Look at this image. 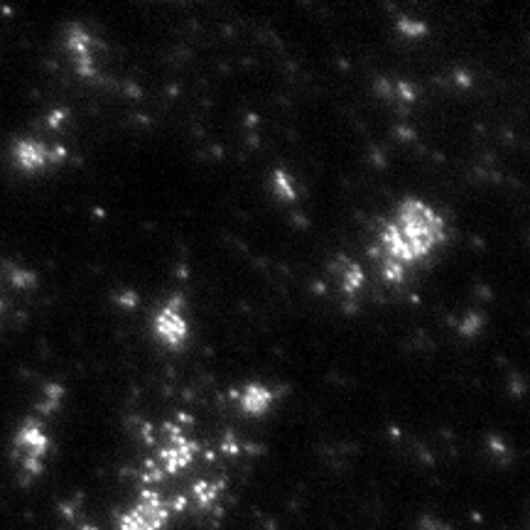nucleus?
I'll return each mask as SVG.
<instances>
[{
  "label": "nucleus",
  "instance_id": "20",
  "mask_svg": "<svg viewBox=\"0 0 530 530\" xmlns=\"http://www.w3.org/2000/svg\"><path fill=\"white\" fill-rule=\"evenodd\" d=\"M221 450H224V454H229V457H236V454H241L243 452V442H239L234 437V435H226L224 437V442H221Z\"/></svg>",
  "mask_w": 530,
  "mask_h": 530
},
{
  "label": "nucleus",
  "instance_id": "30",
  "mask_svg": "<svg viewBox=\"0 0 530 530\" xmlns=\"http://www.w3.org/2000/svg\"><path fill=\"white\" fill-rule=\"evenodd\" d=\"M472 243H474V248H477V251H484V248H486V241H482V239H474Z\"/></svg>",
  "mask_w": 530,
  "mask_h": 530
},
{
  "label": "nucleus",
  "instance_id": "18",
  "mask_svg": "<svg viewBox=\"0 0 530 530\" xmlns=\"http://www.w3.org/2000/svg\"><path fill=\"white\" fill-rule=\"evenodd\" d=\"M373 93L383 101H393V81H388L385 76H378L373 81Z\"/></svg>",
  "mask_w": 530,
  "mask_h": 530
},
{
  "label": "nucleus",
  "instance_id": "1",
  "mask_svg": "<svg viewBox=\"0 0 530 530\" xmlns=\"http://www.w3.org/2000/svg\"><path fill=\"white\" fill-rule=\"evenodd\" d=\"M445 241V219L430 204L420 202V199H405L398 207L395 219L385 221L378 234V248L383 258L400 263L402 268L412 263H422Z\"/></svg>",
  "mask_w": 530,
  "mask_h": 530
},
{
  "label": "nucleus",
  "instance_id": "5",
  "mask_svg": "<svg viewBox=\"0 0 530 530\" xmlns=\"http://www.w3.org/2000/svg\"><path fill=\"white\" fill-rule=\"evenodd\" d=\"M185 297L175 295L167 300V305H162L152 319V331L160 339V344H165L170 351L185 349V344L189 341V322L185 317Z\"/></svg>",
  "mask_w": 530,
  "mask_h": 530
},
{
  "label": "nucleus",
  "instance_id": "10",
  "mask_svg": "<svg viewBox=\"0 0 530 530\" xmlns=\"http://www.w3.org/2000/svg\"><path fill=\"white\" fill-rule=\"evenodd\" d=\"M224 491H226L224 479H219V482L199 479V482H194V486H192L189 501L197 508H202V511H212V508L219 504V499H221V494H224Z\"/></svg>",
  "mask_w": 530,
  "mask_h": 530
},
{
  "label": "nucleus",
  "instance_id": "16",
  "mask_svg": "<svg viewBox=\"0 0 530 530\" xmlns=\"http://www.w3.org/2000/svg\"><path fill=\"white\" fill-rule=\"evenodd\" d=\"M393 101L398 103V108H407L417 101V88L410 84V81H395L393 84Z\"/></svg>",
  "mask_w": 530,
  "mask_h": 530
},
{
  "label": "nucleus",
  "instance_id": "4",
  "mask_svg": "<svg viewBox=\"0 0 530 530\" xmlns=\"http://www.w3.org/2000/svg\"><path fill=\"white\" fill-rule=\"evenodd\" d=\"M170 516L167 501L155 489H142L137 504L118 518V530H165Z\"/></svg>",
  "mask_w": 530,
  "mask_h": 530
},
{
  "label": "nucleus",
  "instance_id": "6",
  "mask_svg": "<svg viewBox=\"0 0 530 530\" xmlns=\"http://www.w3.org/2000/svg\"><path fill=\"white\" fill-rule=\"evenodd\" d=\"M15 165L27 175H37L47 167H62L69 160V150L64 145H47L37 137H22L13 145Z\"/></svg>",
  "mask_w": 530,
  "mask_h": 530
},
{
  "label": "nucleus",
  "instance_id": "9",
  "mask_svg": "<svg viewBox=\"0 0 530 530\" xmlns=\"http://www.w3.org/2000/svg\"><path fill=\"white\" fill-rule=\"evenodd\" d=\"M329 273L334 275L336 285H339V290L344 292V295L353 297L356 292L363 290V285H366V273H363V268L353 261V258L344 256V253H339V256L329 263Z\"/></svg>",
  "mask_w": 530,
  "mask_h": 530
},
{
  "label": "nucleus",
  "instance_id": "7",
  "mask_svg": "<svg viewBox=\"0 0 530 530\" xmlns=\"http://www.w3.org/2000/svg\"><path fill=\"white\" fill-rule=\"evenodd\" d=\"M64 47L71 57V64H74V71L81 76V79H96L98 76V66H96V49L101 44L96 42V37L81 27L79 22H71L64 30Z\"/></svg>",
  "mask_w": 530,
  "mask_h": 530
},
{
  "label": "nucleus",
  "instance_id": "2",
  "mask_svg": "<svg viewBox=\"0 0 530 530\" xmlns=\"http://www.w3.org/2000/svg\"><path fill=\"white\" fill-rule=\"evenodd\" d=\"M49 454V435L42 420L27 417L18 427L10 447V457L18 469V477L22 484H32L37 477H42L44 464Z\"/></svg>",
  "mask_w": 530,
  "mask_h": 530
},
{
  "label": "nucleus",
  "instance_id": "25",
  "mask_svg": "<svg viewBox=\"0 0 530 530\" xmlns=\"http://www.w3.org/2000/svg\"><path fill=\"white\" fill-rule=\"evenodd\" d=\"M489 450L494 452L499 459H506V445H504V440H499V437H489Z\"/></svg>",
  "mask_w": 530,
  "mask_h": 530
},
{
  "label": "nucleus",
  "instance_id": "3",
  "mask_svg": "<svg viewBox=\"0 0 530 530\" xmlns=\"http://www.w3.org/2000/svg\"><path fill=\"white\" fill-rule=\"evenodd\" d=\"M162 435L167 437V445L157 447V467L162 469L165 479L167 477H177L185 469H189L199 454H202V445L197 440H189L187 432L175 422V420H167L162 425Z\"/></svg>",
  "mask_w": 530,
  "mask_h": 530
},
{
  "label": "nucleus",
  "instance_id": "22",
  "mask_svg": "<svg viewBox=\"0 0 530 530\" xmlns=\"http://www.w3.org/2000/svg\"><path fill=\"white\" fill-rule=\"evenodd\" d=\"M452 81H454L457 88H472V84H474L472 74H469L467 69H454V74H452Z\"/></svg>",
  "mask_w": 530,
  "mask_h": 530
},
{
  "label": "nucleus",
  "instance_id": "31",
  "mask_svg": "<svg viewBox=\"0 0 530 530\" xmlns=\"http://www.w3.org/2000/svg\"><path fill=\"white\" fill-rule=\"evenodd\" d=\"M79 530H98L96 526H91V523H84V526H81Z\"/></svg>",
  "mask_w": 530,
  "mask_h": 530
},
{
  "label": "nucleus",
  "instance_id": "19",
  "mask_svg": "<svg viewBox=\"0 0 530 530\" xmlns=\"http://www.w3.org/2000/svg\"><path fill=\"white\" fill-rule=\"evenodd\" d=\"M115 305L123 307V309H135L140 305V297H137L135 290H123L118 297H115Z\"/></svg>",
  "mask_w": 530,
  "mask_h": 530
},
{
  "label": "nucleus",
  "instance_id": "11",
  "mask_svg": "<svg viewBox=\"0 0 530 530\" xmlns=\"http://www.w3.org/2000/svg\"><path fill=\"white\" fill-rule=\"evenodd\" d=\"M273 192L283 204H295L297 202V185L292 180V175L285 167L273 170Z\"/></svg>",
  "mask_w": 530,
  "mask_h": 530
},
{
  "label": "nucleus",
  "instance_id": "21",
  "mask_svg": "<svg viewBox=\"0 0 530 530\" xmlns=\"http://www.w3.org/2000/svg\"><path fill=\"white\" fill-rule=\"evenodd\" d=\"M393 132H395V137L400 142H412L417 137L415 128H410V125H405V123H398L395 128H393Z\"/></svg>",
  "mask_w": 530,
  "mask_h": 530
},
{
  "label": "nucleus",
  "instance_id": "32",
  "mask_svg": "<svg viewBox=\"0 0 530 530\" xmlns=\"http://www.w3.org/2000/svg\"><path fill=\"white\" fill-rule=\"evenodd\" d=\"M0 312H3V300H0Z\"/></svg>",
  "mask_w": 530,
  "mask_h": 530
},
{
  "label": "nucleus",
  "instance_id": "28",
  "mask_svg": "<svg viewBox=\"0 0 530 530\" xmlns=\"http://www.w3.org/2000/svg\"><path fill=\"white\" fill-rule=\"evenodd\" d=\"M327 290H329V287H327V283H322V280H314V283H312L314 295H327Z\"/></svg>",
  "mask_w": 530,
  "mask_h": 530
},
{
  "label": "nucleus",
  "instance_id": "12",
  "mask_svg": "<svg viewBox=\"0 0 530 530\" xmlns=\"http://www.w3.org/2000/svg\"><path fill=\"white\" fill-rule=\"evenodd\" d=\"M64 395H66V390L62 383H47L42 390V400H40V405H37V410H40L44 417L52 415V412H57L59 407H62Z\"/></svg>",
  "mask_w": 530,
  "mask_h": 530
},
{
  "label": "nucleus",
  "instance_id": "26",
  "mask_svg": "<svg viewBox=\"0 0 530 530\" xmlns=\"http://www.w3.org/2000/svg\"><path fill=\"white\" fill-rule=\"evenodd\" d=\"M511 390H513V395H523V393H526V380H523V378H518V375H513V380H511Z\"/></svg>",
  "mask_w": 530,
  "mask_h": 530
},
{
  "label": "nucleus",
  "instance_id": "27",
  "mask_svg": "<svg viewBox=\"0 0 530 530\" xmlns=\"http://www.w3.org/2000/svg\"><path fill=\"white\" fill-rule=\"evenodd\" d=\"M123 88H125V93H128V96H132V98H142V88L137 86V84H123Z\"/></svg>",
  "mask_w": 530,
  "mask_h": 530
},
{
  "label": "nucleus",
  "instance_id": "8",
  "mask_svg": "<svg viewBox=\"0 0 530 530\" xmlns=\"http://www.w3.org/2000/svg\"><path fill=\"white\" fill-rule=\"evenodd\" d=\"M229 395L234 398V400L239 402L241 410L251 417H263L275 402L273 388H270V385H263V383H246L239 390H231Z\"/></svg>",
  "mask_w": 530,
  "mask_h": 530
},
{
  "label": "nucleus",
  "instance_id": "23",
  "mask_svg": "<svg viewBox=\"0 0 530 530\" xmlns=\"http://www.w3.org/2000/svg\"><path fill=\"white\" fill-rule=\"evenodd\" d=\"M66 118H69V113H66L64 108H57L54 113H49V115H47V125H49L52 130H59Z\"/></svg>",
  "mask_w": 530,
  "mask_h": 530
},
{
  "label": "nucleus",
  "instance_id": "29",
  "mask_svg": "<svg viewBox=\"0 0 530 530\" xmlns=\"http://www.w3.org/2000/svg\"><path fill=\"white\" fill-rule=\"evenodd\" d=\"M246 123H248V128H256V125H258V115L256 113H248L246 115Z\"/></svg>",
  "mask_w": 530,
  "mask_h": 530
},
{
  "label": "nucleus",
  "instance_id": "14",
  "mask_svg": "<svg viewBox=\"0 0 530 530\" xmlns=\"http://www.w3.org/2000/svg\"><path fill=\"white\" fill-rule=\"evenodd\" d=\"M395 30L400 32L402 37H410V40H417V37H425L427 35V25H425L422 20H415V18H407V15H400V18L395 20Z\"/></svg>",
  "mask_w": 530,
  "mask_h": 530
},
{
  "label": "nucleus",
  "instance_id": "15",
  "mask_svg": "<svg viewBox=\"0 0 530 530\" xmlns=\"http://www.w3.org/2000/svg\"><path fill=\"white\" fill-rule=\"evenodd\" d=\"M378 265H380V275H383V280L388 285H402V283H405V268H402L400 263L388 261V258L380 256Z\"/></svg>",
  "mask_w": 530,
  "mask_h": 530
},
{
  "label": "nucleus",
  "instance_id": "17",
  "mask_svg": "<svg viewBox=\"0 0 530 530\" xmlns=\"http://www.w3.org/2000/svg\"><path fill=\"white\" fill-rule=\"evenodd\" d=\"M10 280H13L15 287H32L37 283L35 273H30V270H22V268H13L10 270Z\"/></svg>",
  "mask_w": 530,
  "mask_h": 530
},
{
  "label": "nucleus",
  "instance_id": "24",
  "mask_svg": "<svg viewBox=\"0 0 530 530\" xmlns=\"http://www.w3.org/2000/svg\"><path fill=\"white\" fill-rule=\"evenodd\" d=\"M417 530H445V526L440 521H435L432 516H422L417 523Z\"/></svg>",
  "mask_w": 530,
  "mask_h": 530
},
{
  "label": "nucleus",
  "instance_id": "13",
  "mask_svg": "<svg viewBox=\"0 0 530 530\" xmlns=\"http://www.w3.org/2000/svg\"><path fill=\"white\" fill-rule=\"evenodd\" d=\"M484 324H486V314L479 312V309H472V312H467L459 322H457V331H459L462 339H477V336L482 334Z\"/></svg>",
  "mask_w": 530,
  "mask_h": 530
}]
</instances>
